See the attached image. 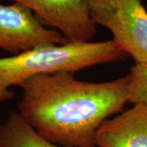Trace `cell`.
<instances>
[{
  "mask_svg": "<svg viewBox=\"0 0 147 147\" xmlns=\"http://www.w3.org/2000/svg\"><path fill=\"white\" fill-rule=\"evenodd\" d=\"M129 76L104 83L66 72L37 75L21 84L18 113L47 140L64 147H96L104 121L128 102Z\"/></svg>",
  "mask_w": 147,
  "mask_h": 147,
  "instance_id": "1",
  "label": "cell"
},
{
  "mask_svg": "<svg viewBox=\"0 0 147 147\" xmlns=\"http://www.w3.org/2000/svg\"><path fill=\"white\" fill-rule=\"evenodd\" d=\"M127 57L113 39L103 42H67L47 44L8 57L0 58V85L8 88L37 75L74 74L100 64Z\"/></svg>",
  "mask_w": 147,
  "mask_h": 147,
  "instance_id": "2",
  "label": "cell"
},
{
  "mask_svg": "<svg viewBox=\"0 0 147 147\" xmlns=\"http://www.w3.org/2000/svg\"><path fill=\"white\" fill-rule=\"evenodd\" d=\"M90 13L135 63H147V10L142 0H90Z\"/></svg>",
  "mask_w": 147,
  "mask_h": 147,
  "instance_id": "3",
  "label": "cell"
},
{
  "mask_svg": "<svg viewBox=\"0 0 147 147\" xmlns=\"http://www.w3.org/2000/svg\"><path fill=\"white\" fill-rule=\"evenodd\" d=\"M67 42L60 32L43 26L26 6L0 4L1 49L16 55L41 45Z\"/></svg>",
  "mask_w": 147,
  "mask_h": 147,
  "instance_id": "4",
  "label": "cell"
},
{
  "mask_svg": "<svg viewBox=\"0 0 147 147\" xmlns=\"http://www.w3.org/2000/svg\"><path fill=\"white\" fill-rule=\"evenodd\" d=\"M27 7L43 26L60 32L69 42H89L97 26L90 0H11Z\"/></svg>",
  "mask_w": 147,
  "mask_h": 147,
  "instance_id": "5",
  "label": "cell"
},
{
  "mask_svg": "<svg viewBox=\"0 0 147 147\" xmlns=\"http://www.w3.org/2000/svg\"><path fill=\"white\" fill-rule=\"evenodd\" d=\"M96 147H147V105L130 109L108 119L96 133Z\"/></svg>",
  "mask_w": 147,
  "mask_h": 147,
  "instance_id": "6",
  "label": "cell"
},
{
  "mask_svg": "<svg viewBox=\"0 0 147 147\" xmlns=\"http://www.w3.org/2000/svg\"><path fill=\"white\" fill-rule=\"evenodd\" d=\"M0 147H64L41 136L18 112L0 123Z\"/></svg>",
  "mask_w": 147,
  "mask_h": 147,
  "instance_id": "7",
  "label": "cell"
},
{
  "mask_svg": "<svg viewBox=\"0 0 147 147\" xmlns=\"http://www.w3.org/2000/svg\"><path fill=\"white\" fill-rule=\"evenodd\" d=\"M128 76V102L147 105V63H135Z\"/></svg>",
  "mask_w": 147,
  "mask_h": 147,
  "instance_id": "8",
  "label": "cell"
},
{
  "mask_svg": "<svg viewBox=\"0 0 147 147\" xmlns=\"http://www.w3.org/2000/svg\"><path fill=\"white\" fill-rule=\"evenodd\" d=\"M14 96L12 92H11L8 88H3L2 85H0V101L11 100Z\"/></svg>",
  "mask_w": 147,
  "mask_h": 147,
  "instance_id": "9",
  "label": "cell"
}]
</instances>
